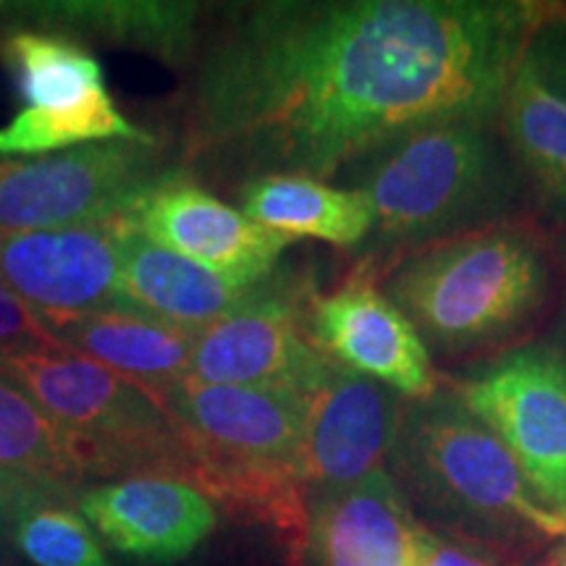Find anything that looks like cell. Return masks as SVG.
<instances>
[{
	"label": "cell",
	"mask_w": 566,
	"mask_h": 566,
	"mask_svg": "<svg viewBox=\"0 0 566 566\" xmlns=\"http://www.w3.org/2000/svg\"><path fill=\"white\" fill-rule=\"evenodd\" d=\"M357 166L352 189L370 200L375 231L396 244L428 247L485 231L516 197V166L499 118L428 126Z\"/></svg>",
	"instance_id": "277c9868"
},
{
	"label": "cell",
	"mask_w": 566,
	"mask_h": 566,
	"mask_svg": "<svg viewBox=\"0 0 566 566\" xmlns=\"http://www.w3.org/2000/svg\"><path fill=\"white\" fill-rule=\"evenodd\" d=\"M126 221L0 233V279L42 323L118 313Z\"/></svg>",
	"instance_id": "30bf717a"
},
{
	"label": "cell",
	"mask_w": 566,
	"mask_h": 566,
	"mask_svg": "<svg viewBox=\"0 0 566 566\" xmlns=\"http://www.w3.org/2000/svg\"><path fill=\"white\" fill-rule=\"evenodd\" d=\"M0 566H19L17 558H13L9 541H0Z\"/></svg>",
	"instance_id": "4316f807"
},
{
	"label": "cell",
	"mask_w": 566,
	"mask_h": 566,
	"mask_svg": "<svg viewBox=\"0 0 566 566\" xmlns=\"http://www.w3.org/2000/svg\"><path fill=\"white\" fill-rule=\"evenodd\" d=\"M9 543L34 566H113L87 522L53 501L21 516Z\"/></svg>",
	"instance_id": "603a6c76"
},
{
	"label": "cell",
	"mask_w": 566,
	"mask_h": 566,
	"mask_svg": "<svg viewBox=\"0 0 566 566\" xmlns=\"http://www.w3.org/2000/svg\"><path fill=\"white\" fill-rule=\"evenodd\" d=\"M420 522L391 472L342 491L315 493L307 551L317 566H409Z\"/></svg>",
	"instance_id": "2e32d148"
},
{
	"label": "cell",
	"mask_w": 566,
	"mask_h": 566,
	"mask_svg": "<svg viewBox=\"0 0 566 566\" xmlns=\"http://www.w3.org/2000/svg\"><path fill=\"white\" fill-rule=\"evenodd\" d=\"M409 566H509L501 562L495 548L480 543L446 537L436 530L420 525L415 535L412 564Z\"/></svg>",
	"instance_id": "cb8c5ba5"
},
{
	"label": "cell",
	"mask_w": 566,
	"mask_h": 566,
	"mask_svg": "<svg viewBox=\"0 0 566 566\" xmlns=\"http://www.w3.org/2000/svg\"><path fill=\"white\" fill-rule=\"evenodd\" d=\"M535 566H564V551H556V554H551L546 562H541Z\"/></svg>",
	"instance_id": "83f0119b"
},
{
	"label": "cell",
	"mask_w": 566,
	"mask_h": 566,
	"mask_svg": "<svg viewBox=\"0 0 566 566\" xmlns=\"http://www.w3.org/2000/svg\"><path fill=\"white\" fill-rule=\"evenodd\" d=\"M122 218L150 242L242 286L268 279L292 242L179 171L147 189Z\"/></svg>",
	"instance_id": "7c38bea8"
},
{
	"label": "cell",
	"mask_w": 566,
	"mask_h": 566,
	"mask_svg": "<svg viewBox=\"0 0 566 566\" xmlns=\"http://www.w3.org/2000/svg\"><path fill=\"white\" fill-rule=\"evenodd\" d=\"M0 233H3V231H0Z\"/></svg>",
	"instance_id": "4dcf8cb0"
},
{
	"label": "cell",
	"mask_w": 566,
	"mask_h": 566,
	"mask_svg": "<svg viewBox=\"0 0 566 566\" xmlns=\"http://www.w3.org/2000/svg\"><path fill=\"white\" fill-rule=\"evenodd\" d=\"M541 0H263L197 71L189 153L328 179L428 126L499 118Z\"/></svg>",
	"instance_id": "6da1fadb"
},
{
	"label": "cell",
	"mask_w": 566,
	"mask_h": 566,
	"mask_svg": "<svg viewBox=\"0 0 566 566\" xmlns=\"http://www.w3.org/2000/svg\"><path fill=\"white\" fill-rule=\"evenodd\" d=\"M0 370L69 436L84 475H184L171 417L145 388L61 344L0 354Z\"/></svg>",
	"instance_id": "8992f818"
},
{
	"label": "cell",
	"mask_w": 566,
	"mask_h": 566,
	"mask_svg": "<svg viewBox=\"0 0 566 566\" xmlns=\"http://www.w3.org/2000/svg\"><path fill=\"white\" fill-rule=\"evenodd\" d=\"M315 344L346 370L373 378L405 401L438 391L433 359L415 325L370 281L354 279L310 307Z\"/></svg>",
	"instance_id": "5bb4252c"
},
{
	"label": "cell",
	"mask_w": 566,
	"mask_h": 566,
	"mask_svg": "<svg viewBox=\"0 0 566 566\" xmlns=\"http://www.w3.org/2000/svg\"><path fill=\"white\" fill-rule=\"evenodd\" d=\"M174 174L158 145L111 139L0 160V231H42L124 216Z\"/></svg>",
	"instance_id": "52a82bcc"
},
{
	"label": "cell",
	"mask_w": 566,
	"mask_h": 566,
	"mask_svg": "<svg viewBox=\"0 0 566 566\" xmlns=\"http://www.w3.org/2000/svg\"><path fill=\"white\" fill-rule=\"evenodd\" d=\"M129 139L158 145L118 113L108 92H97L74 108H24L0 129V158H34L55 150H71L82 142Z\"/></svg>",
	"instance_id": "7402d4cb"
},
{
	"label": "cell",
	"mask_w": 566,
	"mask_h": 566,
	"mask_svg": "<svg viewBox=\"0 0 566 566\" xmlns=\"http://www.w3.org/2000/svg\"><path fill=\"white\" fill-rule=\"evenodd\" d=\"M0 541H3V537H0Z\"/></svg>",
	"instance_id": "f546056e"
},
{
	"label": "cell",
	"mask_w": 566,
	"mask_h": 566,
	"mask_svg": "<svg viewBox=\"0 0 566 566\" xmlns=\"http://www.w3.org/2000/svg\"><path fill=\"white\" fill-rule=\"evenodd\" d=\"M76 506L111 548L153 566L187 558L216 527L208 495L176 475H132L84 488Z\"/></svg>",
	"instance_id": "9a60e30c"
},
{
	"label": "cell",
	"mask_w": 566,
	"mask_h": 566,
	"mask_svg": "<svg viewBox=\"0 0 566 566\" xmlns=\"http://www.w3.org/2000/svg\"><path fill=\"white\" fill-rule=\"evenodd\" d=\"M546 265L527 233L485 229L422 247L396 263L384 294L424 346L462 352L516 328L546 294Z\"/></svg>",
	"instance_id": "5b68a950"
},
{
	"label": "cell",
	"mask_w": 566,
	"mask_h": 566,
	"mask_svg": "<svg viewBox=\"0 0 566 566\" xmlns=\"http://www.w3.org/2000/svg\"><path fill=\"white\" fill-rule=\"evenodd\" d=\"M457 396L504 441L530 491L566 520V359L546 346L499 357Z\"/></svg>",
	"instance_id": "9c48e42d"
},
{
	"label": "cell",
	"mask_w": 566,
	"mask_h": 566,
	"mask_svg": "<svg viewBox=\"0 0 566 566\" xmlns=\"http://www.w3.org/2000/svg\"><path fill=\"white\" fill-rule=\"evenodd\" d=\"M405 399L373 378L331 365L310 394L302 470L307 491L363 483L391 457Z\"/></svg>",
	"instance_id": "4fadbf2b"
},
{
	"label": "cell",
	"mask_w": 566,
	"mask_h": 566,
	"mask_svg": "<svg viewBox=\"0 0 566 566\" xmlns=\"http://www.w3.org/2000/svg\"><path fill=\"white\" fill-rule=\"evenodd\" d=\"M51 344H55L51 331L0 279V354Z\"/></svg>",
	"instance_id": "d4e9b609"
},
{
	"label": "cell",
	"mask_w": 566,
	"mask_h": 566,
	"mask_svg": "<svg viewBox=\"0 0 566 566\" xmlns=\"http://www.w3.org/2000/svg\"><path fill=\"white\" fill-rule=\"evenodd\" d=\"M55 344L84 354L163 401L189 375L195 334L132 313H90L42 323Z\"/></svg>",
	"instance_id": "ac0fdd59"
},
{
	"label": "cell",
	"mask_w": 566,
	"mask_h": 566,
	"mask_svg": "<svg viewBox=\"0 0 566 566\" xmlns=\"http://www.w3.org/2000/svg\"><path fill=\"white\" fill-rule=\"evenodd\" d=\"M3 59L17 71L27 108H74L105 90L101 61L61 34L13 32Z\"/></svg>",
	"instance_id": "44dd1931"
},
{
	"label": "cell",
	"mask_w": 566,
	"mask_h": 566,
	"mask_svg": "<svg viewBox=\"0 0 566 566\" xmlns=\"http://www.w3.org/2000/svg\"><path fill=\"white\" fill-rule=\"evenodd\" d=\"M252 286L197 265L166 247L150 242L126 223L118 313L150 317L184 334L200 336L205 328L242 304Z\"/></svg>",
	"instance_id": "e0dca14e"
},
{
	"label": "cell",
	"mask_w": 566,
	"mask_h": 566,
	"mask_svg": "<svg viewBox=\"0 0 566 566\" xmlns=\"http://www.w3.org/2000/svg\"><path fill=\"white\" fill-rule=\"evenodd\" d=\"M499 129L537 205L566 223V9L551 3L516 61Z\"/></svg>",
	"instance_id": "8fae6325"
},
{
	"label": "cell",
	"mask_w": 566,
	"mask_h": 566,
	"mask_svg": "<svg viewBox=\"0 0 566 566\" xmlns=\"http://www.w3.org/2000/svg\"><path fill=\"white\" fill-rule=\"evenodd\" d=\"M247 218L286 239L359 244L375 229L370 200L359 189H338L296 174H265L239 189Z\"/></svg>",
	"instance_id": "d6986e66"
},
{
	"label": "cell",
	"mask_w": 566,
	"mask_h": 566,
	"mask_svg": "<svg viewBox=\"0 0 566 566\" xmlns=\"http://www.w3.org/2000/svg\"><path fill=\"white\" fill-rule=\"evenodd\" d=\"M396 485L409 509L459 541L488 548L566 537V520L530 491L520 464L457 391L405 401L391 449Z\"/></svg>",
	"instance_id": "3957f363"
},
{
	"label": "cell",
	"mask_w": 566,
	"mask_h": 566,
	"mask_svg": "<svg viewBox=\"0 0 566 566\" xmlns=\"http://www.w3.org/2000/svg\"><path fill=\"white\" fill-rule=\"evenodd\" d=\"M313 300L307 281L273 271L197 336L189 375L212 386L294 388L310 396L334 365L310 331Z\"/></svg>",
	"instance_id": "ba28073f"
},
{
	"label": "cell",
	"mask_w": 566,
	"mask_h": 566,
	"mask_svg": "<svg viewBox=\"0 0 566 566\" xmlns=\"http://www.w3.org/2000/svg\"><path fill=\"white\" fill-rule=\"evenodd\" d=\"M562 551H564V566H566V546Z\"/></svg>",
	"instance_id": "f1b7e54d"
},
{
	"label": "cell",
	"mask_w": 566,
	"mask_h": 566,
	"mask_svg": "<svg viewBox=\"0 0 566 566\" xmlns=\"http://www.w3.org/2000/svg\"><path fill=\"white\" fill-rule=\"evenodd\" d=\"M48 501L59 504V501L51 499V495L42 493L40 488H34L30 483H24V480L13 478L9 472L0 470V537L9 541L11 530L19 525L21 516L32 512L34 506L48 504Z\"/></svg>",
	"instance_id": "484cf974"
},
{
	"label": "cell",
	"mask_w": 566,
	"mask_h": 566,
	"mask_svg": "<svg viewBox=\"0 0 566 566\" xmlns=\"http://www.w3.org/2000/svg\"><path fill=\"white\" fill-rule=\"evenodd\" d=\"M0 470L51 499H71L87 483L69 436L24 388L0 370Z\"/></svg>",
	"instance_id": "ffe728a7"
},
{
	"label": "cell",
	"mask_w": 566,
	"mask_h": 566,
	"mask_svg": "<svg viewBox=\"0 0 566 566\" xmlns=\"http://www.w3.org/2000/svg\"><path fill=\"white\" fill-rule=\"evenodd\" d=\"M310 396L294 388L200 384L192 375L163 396L184 449V480L210 499L273 525L307 551L310 504L302 451Z\"/></svg>",
	"instance_id": "7a4b0ae2"
}]
</instances>
